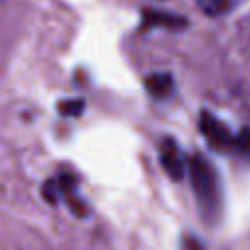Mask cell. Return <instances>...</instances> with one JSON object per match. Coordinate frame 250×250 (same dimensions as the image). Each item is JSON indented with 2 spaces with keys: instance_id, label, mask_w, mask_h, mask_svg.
I'll return each mask as SVG.
<instances>
[{
  "instance_id": "3957f363",
  "label": "cell",
  "mask_w": 250,
  "mask_h": 250,
  "mask_svg": "<svg viewBox=\"0 0 250 250\" xmlns=\"http://www.w3.org/2000/svg\"><path fill=\"white\" fill-rule=\"evenodd\" d=\"M160 164L172 180H182V176L186 174V160L172 139H164L160 143Z\"/></svg>"
},
{
  "instance_id": "6da1fadb",
  "label": "cell",
  "mask_w": 250,
  "mask_h": 250,
  "mask_svg": "<svg viewBox=\"0 0 250 250\" xmlns=\"http://www.w3.org/2000/svg\"><path fill=\"white\" fill-rule=\"evenodd\" d=\"M186 170L203 219L207 223H215L223 209V191L215 168L203 156L195 154L186 162Z\"/></svg>"
},
{
  "instance_id": "277c9868",
  "label": "cell",
  "mask_w": 250,
  "mask_h": 250,
  "mask_svg": "<svg viewBox=\"0 0 250 250\" xmlns=\"http://www.w3.org/2000/svg\"><path fill=\"white\" fill-rule=\"evenodd\" d=\"M145 86L152 98L164 100L170 96V92L174 88V80H172V74H168V72H152L145 78Z\"/></svg>"
},
{
  "instance_id": "ba28073f",
  "label": "cell",
  "mask_w": 250,
  "mask_h": 250,
  "mask_svg": "<svg viewBox=\"0 0 250 250\" xmlns=\"http://www.w3.org/2000/svg\"><path fill=\"white\" fill-rule=\"evenodd\" d=\"M59 109L62 115H80L84 109V102L82 100H66L59 104Z\"/></svg>"
},
{
  "instance_id": "5b68a950",
  "label": "cell",
  "mask_w": 250,
  "mask_h": 250,
  "mask_svg": "<svg viewBox=\"0 0 250 250\" xmlns=\"http://www.w3.org/2000/svg\"><path fill=\"white\" fill-rule=\"evenodd\" d=\"M188 21L180 16L174 14H166V12H156V10H145L143 12V25L145 27H152V25H164V27H172L178 29L182 25H186Z\"/></svg>"
},
{
  "instance_id": "52a82bcc",
  "label": "cell",
  "mask_w": 250,
  "mask_h": 250,
  "mask_svg": "<svg viewBox=\"0 0 250 250\" xmlns=\"http://www.w3.org/2000/svg\"><path fill=\"white\" fill-rule=\"evenodd\" d=\"M232 150H236L238 154H242L244 158H250V127L242 129L240 135L234 137V146Z\"/></svg>"
},
{
  "instance_id": "8992f818",
  "label": "cell",
  "mask_w": 250,
  "mask_h": 250,
  "mask_svg": "<svg viewBox=\"0 0 250 250\" xmlns=\"http://www.w3.org/2000/svg\"><path fill=\"white\" fill-rule=\"evenodd\" d=\"M199 10L207 16H221L230 8V0H195Z\"/></svg>"
},
{
  "instance_id": "7a4b0ae2",
  "label": "cell",
  "mask_w": 250,
  "mask_h": 250,
  "mask_svg": "<svg viewBox=\"0 0 250 250\" xmlns=\"http://www.w3.org/2000/svg\"><path fill=\"white\" fill-rule=\"evenodd\" d=\"M199 129L203 133V137L207 139L209 146H213L215 150H221V152H227V150H232L234 146V135L229 131V127L217 119L215 115L203 111L199 115Z\"/></svg>"
}]
</instances>
